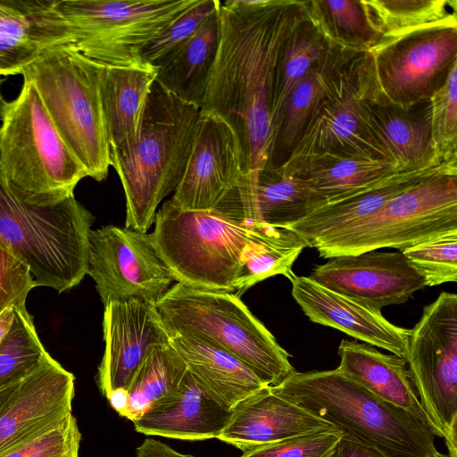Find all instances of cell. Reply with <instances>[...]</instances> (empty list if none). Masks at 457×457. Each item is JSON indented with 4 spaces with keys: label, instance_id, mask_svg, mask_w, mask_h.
<instances>
[{
    "label": "cell",
    "instance_id": "cell-27",
    "mask_svg": "<svg viewBox=\"0 0 457 457\" xmlns=\"http://www.w3.org/2000/svg\"><path fill=\"white\" fill-rule=\"evenodd\" d=\"M337 369L378 398L399 407L428 425L416 395L406 361L385 354L365 343L342 340ZM429 427V426H428Z\"/></svg>",
    "mask_w": 457,
    "mask_h": 457
},
{
    "label": "cell",
    "instance_id": "cell-41",
    "mask_svg": "<svg viewBox=\"0 0 457 457\" xmlns=\"http://www.w3.org/2000/svg\"><path fill=\"white\" fill-rule=\"evenodd\" d=\"M342 436L337 428L296 436L254 447L240 457H332Z\"/></svg>",
    "mask_w": 457,
    "mask_h": 457
},
{
    "label": "cell",
    "instance_id": "cell-42",
    "mask_svg": "<svg viewBox=\"0 0 457 457\" xmlns=\"http://www.w3.org/2000/svg\"><path fill=\"white\" fill-rule=\"evenodd\" d=\"M37 287L29 268L0 243V315L9 307L26 308V299Z\"/></svg>",
    "mask_w": 457,
    "mask_h": 457
},
{
    "label": "cell",
    "instance_id": "cell-45",
    "mask_svg": "<svg viewBox=\"0 0 457 457\" xmlns=\"http://www.w3.org/2000/svg\"><path fill=\"white\" fill-rule=\"evenodd\" d=\"M106 398L112 409L121 417L126 416L129 406V393L125 388H117L112 391Z\"/></svg>",
    "mask_w": 457,
    "mask_h": 457
},
{
    "label": "cell",
    "instance_id": "cell-44",
    "mask_svg": "<svg viewBox=\"0 0 457 457\" xmlns=\"http://www.w3.org/2000/svg\"><path fill=\"white\" fill-rule=\"evenodd\" d=\"M135 457H195L181 453L161 441L146 438L137 448Z\"/></svg>",
    "mask_w": 457,
    "mask_h": 457
},
{
    "label": "cell",
    "instance_id": "cell-40",
    "mask_svg": "<svg viewBox=\"0 0 457 457\" xmlns=\"http://www.w3.org/2000/svg\"><path fill=\"white\" fill-rule=\"evenodd\" d=\"M80 440L77 420L71 414L54 428L0 453V457H79Z\"/></svg>",
    "mask_w": 457,
    "mask_h": 457
},
{
    "label": "cell",
    "instance_id": "cell-37",
    "mask_svg": "<svg viewBox=\"0 0 457 457\" xmlns=\"http://www.w3.org/2000/svg\"><path fill=\"white\" fill-rule=\"evenodd\" d=\"M426 286L457 281V230L450 231L402 251Z\"/></svg>",
    "mask_w": 457,
    "mask_h": 457
},
{
    "label": "cell",
    "instance_id": "cell-43",
    "mask_svg": "<svg viewBox=\"0 0 457 457\" xmlns=\"http://www.w3.org/2000/svg\"><path fill=\"white\" fill-rule=\"evenodd\" d=\"M332 457H386L374 447L362 443L354 436L343 432Z\"/></svg>",
    "mask_w": 457,
    "mask_h": 457
},
{
    "label": "cell",
    "instance_id": "cell-10",
    "mask_svg": "<svg viewBox=\"0 0 457 457\" xmlns=\"http://www.w3.org/2000/svg\"><path fill=\"white\" fill-rule=\"evenodd\" d=\"M457 230V167L433 174L370 217L316 240L330 259L380 248H405Z\"/></svg>",
    "mask_w": 457,
    "mask_h": 457
},
{
    "label": "cell",
    "instance_id": "cell-49",
    "mask_svg": "<svg viewBox=\"0 0 457 457\" xmlns=\"http://www.w3.org/2000/svg\"><path fill=\"white\" fill-rule=\"evenodd\" d=\"M4 81V79H2L0 76V120H1L4 118V115L7 104H8V102L5 101V99L4 98V96L2 95V91H1V86Z\"/></svg>",
    "mask_w": 457,
    "mask_h": 457
},
{
    "label": "cell",
    "instance_id": "cell-33",
    "mask_svg": "<svg viewBox=\"0 0 457 457\" xmlns=\"http://www.w3.org/2000/svg\"><path fill=\"white\" fill-rule=\"evenodd\" d=\"M362 3L369 21L381 36L382 42L435 26L457 25L456 12L450 10L452 2L446 0H362Z\"/></svg>",
    "mask_w": 457,
    "mask_h": 457
},
{
    "label": "cell",
    "instance_id": "cell-50",
    "mask_svg": "<svg viewBox=\"0 0 457 457\" xmlns=\"http://www.w3.org/2000/svg\"><path fill=\"white\" fill-rule=\"evenodd\" d=\"M432 457H453V456L450 455L449 453H442L437 451Z\"/></svg>",
    "mask_w": 457,
    "mask_h": 457
},
{
    "label": "cell",
    "instance_id": "cell-14",
    "mask_svg": "<svg viewBox=\"0 0 457 457\" xmlns=\"http://www.w3.org/2000/svg\"><path fill=\"white\" fill-rule=\"evenodd\" d=\"M88 246L87 275L95 281L104 306L126 298L156 304L175 281L151 233L102 226L91 230Z\"/></svg>",
    "mask_w": 457,
    "mask_h": 457
},
{
    "label": "cell",
    "instance_id": "cell-26",
    "mask_svg": "<svg viewBox=\"0 0 457 457\" xmlns=\"http://www.w3.org/2000/svg\"><path fill=\"white\" fill-rule=\"evenodd\" d=\"M155 65L104 67L103 103L110 154H122L137 142Z\"/></svg>",
    "mask_w": 457,
    "mask_h": 457
},
{
    "label": "cell",
    "instance_id": "cell-6",
    "mask_svg": "<svg viewBox=\"0 0 457 457\" xmlns=\"http://www.w3.org/2000/svg\"><path fill=\"white\" fill-rule=\"evenodd\" d=\"M0 174L22 201L58 204L74 195L87 172L67 146L34 85L23 79L0 126Z\"/></svg>",
    "mask_w": 457,
    "mask_h": 457
},
{
    "label": "cell",
    "instance_id": "cell-34",
    "mask_svg": "<svg viewBox=\"0 0 457 457\" xmlns=\"http://www.w3.org/2000/svg\"><path fill=\"white\" fill-rule=\"evenodd\" d=\"M186 371L185 362L170 345L152 348L128 388L125 418L132 422L141 418L156 402L177 389Z\"/></svg>",
    "mask_w": 457,
    "mask_h": 457
},
{
    "label": "cell",
    "instance_id": "cell-4",
    "mask_svg": "<svg viewBox=\"0 0 457 457\" xmlns=\"http://www.w3.org/2000/svg\"><path fill=\"white\" fill-rule=\"evenodd\" d=\"M104 67L60 45L46 49L21 72L88 177L99 182L111 166L102 93Z\"/></svg>",
    "mask_w": 457,
    "mask_h": 457
},
{
    "label": "cell",
    "instance_id": "cell-29",
    "mask_svg": "<svg viewBox=\"0 0 457 457\" xmlns=\"http://www.w3.org/2000/svg\"><path fill=\"white\" fill-rule=\"evenodd\" d=\"M277 170L294 175L312 195L316 209L397 173L388 160L336 154L310 157L288 170Z\"/></svg>",
    "mask_w": 457,
    "mask_h": 457
},
{
    "label": "cell",
    "instance_id": "cell-16",
    "mask_svg": "<svg viewBox=\"0 0 457 457\" xmlns=\"http://www.w3.org/2000/svg\"><path fill=\"white\" fill-rule=\"evenodd\" d=\"M308 277L378 312L386 306L406 303L427 287L423 277L400 251H370L333 257L315 266Z\"/></svg>",
    "mask_w": 457,
    "mask_h": 457
},
{
    "label": "cell",
    "instance_id": "cell-30",
    "mask_svg": "<svg viewBox=\"0 0 457 457\" xmlns=\"http://www.w3.org/2000/svg\"><path fill=\"white\" fill-rule=\"evenodd\" d=\"M220 34L218 9L192 37L154 64L158 69L155 81L176 96L200 107Z\"/></svg>",
    "mask_w": 457,
    "mask_h": 457
},
{
    "label": "cell",
    "instance_id": "cell-13",
    "mask_svg": "<svg viewBox=\"0 0 457 457\" xmlns=\"http://www.w3.org/2000/svg\"><path fill=\"white\" fill-rule=\"evenodd\" d=\"M367 96H370V72L368 51H363L340 73L278 169L288 170L307 158L326 154L387 160L362 122L361 104Z\"/></svg>",
    "mask_w": 457,
    "mask_h": 457
},
{
    "label": "cell",
    "instance_id": "cell-46",
    "mask_svg": "<svg viewBox=\"0 0 457 457\" xmlns=\"http://www.w3.org/2000/svg\"><path fill=\"white\" fill-rule=\"evenodd\" d=\"M14 318V308L9 307L0 315V342L9 330Z\"/></svg>",
    "mask_w": 457,
    "mask_h": 457
},
{
    "label": "cell",
    "instance_id": "cell-5",
    "mask_svg": "<svg viewBox=\"0 0 457 457\" xmlns=\"http://www.w3.org/2000/svg\"><path fill=\"white\" fill-rule=\"evenodd\" d=\"M94 221L74 195L55 204H29L0 174V243L27 264L37 287L62 293L80 283Z\"/></svg>",
    "mask_w": 457,
    "mask_h": 457
},
{
    "label": "cell",
    "instance_id": "cell-7",
    "mask_svg": "<svg viewBox=\"0 0 457 457\" xmlns=\"http://www.w3.org/2000/svg\"><path fill=\"white\" fill-rule=\"evenodd\" d=\"M155 305L168 333L215 345L240 360L268 386L295 371L288 353L234 293L176 283Z\"/></svg>",
    "mask_w": 457,
    "mask_h": 457
},
{
    "label": "cell",
    "instance_id": "cell-32",
    "mask_svg": "<svg viewBox=\"0 0 457 457\" xmlns=\"http://www.w3.org/2000/svg\"><path fill=\"white\" fill-rule=\"evenodd\" d=\"M331 42L310 19H303L285 41L276 71L270 112L271 142L292 92ZM271 146V145H270Z\"/></svg>",
    "mask_w": 457,
    "mask_h": 457
},
{
    "label": "cell",
    "instance_id": "cell-28",
    "mask_svg": "<svg viewBox=\"0 0 457 457\" xmlns=\"http://www.w3.org/2000/svg\"><path fill=\"white\" fill-rule=\"evenodd\" d=\"M14 10L0 17V76L21 74L46 49L66 45L52 1H13Z\"/></svg>",
    "mask_w": 457,
    "mask_h": 457
},
{
    "label": "cell",
    "instance_id": "cell-8",
    "mask_svg": "<svg viewBox=\"0 0 457 457\" xmlns=\"http://www.w3.org/2000/svg\"><path fill=\"white\" fill-rule=\"evenodd\" d=\"M155 247L175 281L197 289L234 293L242 252L256 223L216 210L184 211L170 199L155 214Z\"/></svg>",
    "mask_w": 457,
    "mask_h": 457
},
{
    "label": "cell",
    "instance_id": "cell-24",
    "mask_svg": "<svg viewBox=\"0 0 457 457\" xmlns=\"http://www.w3.org/2000/svg\"><path fill=\"white\" fill-rule=\"evenodd\" d=\"M456 162H447L420 170L392 174L347 196L323 204L287 228L299 235L311 247L316 240L374 214L429 176L456 167Z\"/></svg>",
    "mask_w": 457,
    "mask_h": 457
},
{
    "label": "cell",
    "instance_id": "cell-23",
    "mask_svg": "<svg viewBox=\"0 0 457 457\" xmlns=\"http://www.w3.org/2000/svg\"><path fill=\"white\" fill-rule=\"evenodd\" d=\"M363 51L331 42L328 50L309 69L289 96L264 170L278 169L287 162L336 79Z\"/></svg>",
    "mask_w": 457,
    "mask_h": 457
},
{
    "label": "cell",
    "instance_id": "cell-1",
    "mask_svg": "<svg viewBox=\"0 0 457 457\" xmlns=\"http://www.w3.org/2000/svg\"><path fill=\"white\" fill-rule=\"evenodd\" d=\"M307 15L306 1L220 2V42L200 110L224 120L237 135L245 160V184L255 182L266 167L280 51Z\"/></svg>",
    "mask_w": 457,
    "mask_h": 457
},
{
    "label": "cell",
    "instance_id": "cell-31",
    "mask_svg": "<svg viewBox=\"0 0 457 457\" xmlns=\"http://www.w3.org/2000/svg\"><path fill=\"white\" fill-rule=\"evenodd\" d=\"M255 223L254 234L243 249L241 268L233 284L238 296L273 276L282 275L291 281L296 276L293 265L308 247L299 235L287 228Z\"/></svg>",
    "mask_w": 457,
    "mask_h": 457
},
{
    "label": "cell",
    "instance_id": "cell-17",
    "mask_svg": "<svg viewBox=\"0 0 457 457\" xmlns=\"http://www.w3.org/2000/svg\"><path fill=\"white\" fill-rule=\"evenodd\" d=\"M103 332L105 348L96 380L105 397L117 388L128 390L148 352L170 345L156 305L138 298L106 303Z\"/></svg>",
    "mask_w": 457,
    "mask_h": 457
},
{
    "label": "cell",
    "instance_id": "cell-47",
    "mask_svg": "<svg viewBox=\"0 0 457 457\" xmlns=\"http://www.w3.org/2000/svg\"><path fill=\"white\" fill-rule=\"evenodd\" d=\"M20 383V382H19ZM19 383L5 386L2 389H0V411L9 399L10 395H12L14 388L17 386Z\"/></svg>",
    "mask_w": 457,
    "mask_h": 457
},
{
    "label": "cell",
    "instance_id": "cell-38",
    "mask_svg": "<svg viewBox=\"0 0 457 457\" xmlns=\"http://www.w3.org/2000/svg\"><path fill=\"white\" fill-rule=\"evenodd\" d=\"M430 103V134L437 158L456 162L457 157V62Z\"/></svg>",
    "mask_w": 457,
    "mask_h": 457
},
{
    "label": "cell",
    "instance_id": "cell-12",
    "mask_svg": "<svg viewBox=\"0 0 457 457\" xmlns=\"http://www.w3.org/2000/svg\"><path fill=\"white\" fill-rule=\"evenodd\" d=\"M370 98L403 110L428 101L457 62V25H439L368 51Z\"/></svg>",
    "mask_w": 457,
    "mask_h": 457
},
{
    "label": "cell",
    "instance_id": "cell-20",
    "mask_svg": "<svg viewBox=\"0 0 457 457\" xmlns=\"http://www.w3.org/2000/svg\"><path fill=\"white\" fill-rule=\"evenodd\" d=\"M363 125L375 145L397 172H411L439 165L430 134V103L410 110L365 97L361 104Z\"/></svg>",
    "mask_w": 457,
    "mask_h": 457
},
{
    "label": "cell",
    "instance_id": "cell-15",
    "mask_svg": "<svg viewBox=\"0 0 457 457\" xmlns=\"http://www.w3.org/2000/svg\"><path fill=\"white\" fill-rule=\"evenodd\" d=\"M245 177L243 151L221 119L201 113L182 179L171 202L184 211L213 210Z\"/></svg>",
    "mask_w": 457,
    "mask_h": 457
},
{
    "label": "cell",
    "instance_id": "cell-35",
    "mask_svg": "<svg viewBox=\"0 0 457 457\" xmlns=\"http://www.w3.org/2000/svg\"><path fill=\"white\" fill-rule=\"evenodd\" d=\"M310 19L331 42L369 51L382 42L370 25L362 0L306 1Z\"/></svg>",
    "mask_w": 457,
    "mask_h": 457
},
{
    "label": "cell",
    "instance_id": "cell-18",
    "mask_svg": "<svg viewBox=\"0 0 457 457\" xmlns=\"http://www.w3.org/2000/svg\"><path fill=\"white\" fill-rule=\"evenodd\" d=\"M72 373L52 356L22 379L0 411V453L54 428L72 414Z\"/></svg>",
    "mask_w": 457,
    "mask_h": 457
},
{
    "label": "cell",
    "instance_id": "cell-3",
    "mask_svg": "<svg viewBox=\"0 0 457 457\" xmlns=\"http://www.w3.org/2000/svg\"><path fill=\"white\" fill-rule=\"evenodd\" d=\"M270 389L386 457H432L437 452L428 424L374 395L337 368L294 371Z\"/></svg>",
    "mask_w": 457,
    "mask_h": 457
},
{
    "label": "cell",
    "instance_id": "cell-21",
    "mask_svg": "<svg viewBox=\"0 0 457 457\" xmlns=\"http://www.w3.org/2000/svg\"><path fill=\"white\" fill-rule=\"evenodd\" d=\"M337 428L265 386L239 403L218 439L242 453L289 437ZM338 429V428H337Z\"/></svg>",
    "mask_w": 457,
    "mask_h": 457
},
{
    "label": "cell",
    "instance_id": "cell-48",
    "mask_svg": "<svg viewBox=\"0 0 457 457\" xmlns=\"http://www.w3.org/2000/svg\"><path fill=\"white\" fill-rule=\"evenodd\" d=\"M14 2L12 0L0 1V17L14 10Z\"/></svg>",
    "mask_w": 457,
    "mask_h": 457
},
{
    "label": "cell",
    "instance_id": "cell-25",
    "mask_svg": "<svg viewBox=\"0 0 457 457\" xmlns=\"http://www.w3.org/2000/svg\"><path fill=\"white\" fill-rule=\"evenodd\" d=\"M169 336L170 345L187 370L227 410L268 386L240 360L215 345L187 335Z\"/></svg>",
    "mask_w": 457,
    "mask_h": 457
},
{
    "label": "cell",
    "instance_id": "cell-9",
    "mask_svg": "<svg viewBox=\"0 0 457 457\" xmlns=\"http://www.w3.org/2000/svg\"><path fill=\"white\" fill-rule=\"evenodd\" d=\"M199 0H54L67 45L105 67L145 66V47Z\"/></svg>",
    "mask_w": 457,
    "mask_h": 457
},
{
    "label": "cell",
    "instance_id": "cell-36",
    "mask_svg": "<svg viewBox=\"0 0 457 457\" xmlns=\"http://www.w3.org/2000/svg\"><path fill=\"white\" fill-rule=\"evenodd\" d=\"M49 357L32 316L26 308H14L12 323L0 342V389L21 382Z\"/></svg>",
    "mask_w": 457,
    "mask_h": 457
},
{
    "label": "cell",
    "instance_id": "cell-2",
    "mask_svg": "<svg viewBox=\"0 0 457 457\" xmlns=\"http://www.w3.org/2000/svg\"><path fill=\"white\" fill-rule=\"evenodd\" d=\"M200 107L154 81L137 144L110 154L126 198L125 227L146 233L161 202L179 184L194 144Z\"/></svg>",
    "mask_w": 457,
    "mask_h": 457
},
{
    "label": "cell",
    "instance_id": "cell-11",
    "mask_svg": "<svg viewBox=\"0 0 457 457\" xmlns=\"http://www.w3.org/2000/svg\"><path fill=\"white\" fill-rule=\"evenodd\" d=\"M434 436L457 457V295L442 292L411 329L405 357Z\"/></svg>",
    "mask_w": 457,
    "mask_h": 457
},
{
    "label": "cell",
    "instance_id": "cell-39",
    "mask_svg": "<svg viewBox=\"0 0 457 457\" xmlns=\"http://www.w3.org/2000/svg\"><path fill=\"white\" fill-rule=\"evenodd\" d=\"M220 0H199L163 29L144 50V60L153 65L192 37L204 22L214 14Z\"/></svg>",
    "mask_w": 457,
    "mask_h": 457
},
{
    "label": "cell",
    "instance_id": "cell-22",
    "mask_svg": "<svg viewBox=\"0 0 457 457\" xmlns=\"http://www.w3.org/2000/svg\"><path fill=\"white\" fill-rule=\"evenodd\" d=\"M230 416L187 369L177 389L133 424L146 436L195 441L217 438Z\"/></svg>",
    "mask_w": 457,
    "mask_h": 457
},
{
    "label": "cell",
    "instance_id": "cell-19",
    "mask_svg": "<svg viewBox=\"0 0 457 457\" xmlns=\"http://www.w3.org/2000/svg\"><path fill=\"white\" fill-rule=\"evenodd\" d=\"M291 294L314 323L338 329L357 340L405 359L411 329L394 325L370 309L312 280L295 276Z\"/></svg>",
    "mask_w": 457,
    "mask_h": 457
}]
</instances>
